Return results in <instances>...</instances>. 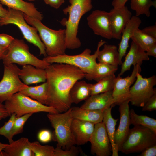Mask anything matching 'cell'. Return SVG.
<instances>
[{
    "label": "cell",
    "instance_id": "obj_1",
    "mask_svg": "<svg viewBox=\"0 0 156 156\" xmlns=\"http://www.w3.org/2000/svg\"><path fill=\"white\" fill-rule=\"evenodd\" d=\"M45 70L47 96L46 105L60 113L67 111L72 104L70 90L76 81L84 78L85 73L76 67L63 63L50 64Z\"/></svg>",
    "mask_w": 156,
    "mask_h": 156
},
{
    "label": "cell",
    "instance_id": "obj_2",
    "mask_svg": "<svg viewBox=\"0 0 156 156\" xmlns=\"http://www.w3.org/2000/svg\"><path fill=\"white\" fill-rule=\"evenodd\" d=\"M70 5L63 10L64 13L68 14V19L64 18L60 21L65 26V44L66 49H74L81 46L77 37L79 23L82 16L92 8V0H69Z\"/></svg>",
    "mask_w": 156,
    "mask_h": 156
},
{
    "label": "cell",
    "instance_id": "obj_3",
    "mask_svg": "<svg viewBox=\"0 0 156 156\" xmlns=\"http://www.w3.org/2000/svg\"><path fill=\"white\" fill-rule=\"evenodd\" d=\"M29 24L35 28L45 48L47 56H55L65 54V29L54 30L47 27L41 21L30 17L23 13Z\"/></svg>",
    "mask_w": 156,
    "mask_h": 156
},
{
    "label": "cell",
    "instance_id": "obj_4",
    "mask_svg": "<svg viewBox=\"0 0 156 156\" xmlns=\"http://www.w3.org/2000/svg\"><path fill=\"white\" fill-rule=\"evenodd\" d=\"M72 107L63 113H49L47 115L54 129L52 139L57 142V147L64 150L69 149L76 145L71 130V124L73 118Z\"/></svg>",
    "mask_w": 156,
    "mask_h": 156
},
{
    "label": "cell",
    "instance_id": "obj_5",
    "mask_svg": "<svg viewBox=\"0 0 156 156\" xmlns=\"http://www.w3.org/2000/svg\"><path fill=\"white\" fill-rule=\"evenodd\" d=\"M105 42L102 40L98 43L96 50L93 54L89 49H85L81 53L76 55L65 54L55 56H47L43 60L50 64L63 63L70 65L79 68L86 74H90L94 71L97 63L96 61L100 48Z\"/></svg>",
    "mask_w": 156,
    "mask_h": 156
},
{
    "label": "cell",
    "instance_id": "obj_6",
    "mask_svg": "<svg viewBox=\"0 0 156 156\" xmlns=\"http://www.w3.org/2000/svg\"><path fill=\"white\" fill-rule=\"evenodd\" d=\"M4 65L17 64L22 66L31 65L45 69L50 64L31 54L28 45L23 40L14 38L2 60Z\"/></svg>",
    "mask_w": 156,
    "mask_h": 156
},
{
    "label": "cell",
    "instance_id": "obj_7",
    "mask_svg": "<svg viewBox=\"0 0 156 156\" xmlns=\"http://www.w3.org/2000/svg\"><path fill=\"white\" fill-rule=\"evenodd\" d=\"M4 105L9 116L14 113L17 117L26 114L40 112L59 113L53 107L43 104L19 92L6 101Z\"/></svg>",
    "mask_w": 156,
    "mask_h": 156
},
{
    "label": "cell",
    "instance_id": "obj_8",
    "mask_svg": "<svg viewBox=\"0 0 156 156\" xmlns=\"http://www.w3.org/2000/svg\"><path fill=\"white\" fill-rule=\"evenodd\" d=\"M130 129L120 150L125 154L141 152L156 144V133L150 129L141 126H134Z\"/></svg>",
    "mask_w": 156,
    "mask_h": 156
},
{
    "label": "cell",
    "instance_id": "obj_9",
    "mask_svg": "<svg viewBox=\"0 0 156 156\" xmlns=\"http://www.w3.org/2000/svg\"><path fill=\"white\" fill-rule=\"evenodd\" d=\"M7 9L8 12L7 16L0 17V26L8 24L16 25L21 31L24 38L39 48L40 55L47 57L45 47L38 34L37 30L28 25L24 18L23 13L11 8Z\"/></svg>",
    "mask_w": 156,
    "mask_h": 156
},
{
    "label": "cell",
    "instance_id": "obj_10",
    "mask_svg": "<svg viewBox=\"0 0 156 156\" xmlns=\"http://www.w3.org/2000/svg\"><path fill=\"white\" fill-rule=\"evenodd\" d=\"M137 74L135 81L130 89L129 99L133 105L143 107L148 100L156 93V76L153 75L144 78L140 74Z\"/></svg>",
    "mask_w": 156,
    "mask_h": 156
},
{
    "label": "cell",
    "instance_id": "obj_11",
    "mask_svg": "<svg viewBox=\"0 0 156 156\" xmlns=\"http://www.w3.org/2000/svg\"><path fill=\"white\" fill-rule=\"evenodd\" d=\"M4 65L3 75L0 81V103L9 99L15 94L28 86L24 84L18 75L20 68L15 64Z\"/></svg>",
    "mask_w": 156,
    "mask_h": 156
},
{
    "label": "cell",
    "instance_id": "obj_12",
    "mask_svg": "<svg viewBox=\"0 0 156 156\" xmlns=\"http://www.w3.org/2000/svg\"><path fill=\"white\" fill-rule=\"evenodd\" d=\"M91 153L96 156L112 155V147L105 126L103 121L96 124L90 139Z\"/></svg>",
    "mask_w": 156,
    "mask_h": 156
},
{
    "label": "cell",
    "instance_id": "obj_13",
    "mask_svg": "<svg viewBox=\"0 0 156 156\" xmlns=\"http://www.w3.org/2000/svg\"><path fill=\"white\" fill-rule=\"evenodd\" d=\"M87 20L89 27L95 34L107 39L112 38L108 12L94 10L87 17Z\"/></svg>",
    "mask_w": 156,
    "mask_h": 156
},
{
    "label": "cell",
    "instance_id": "obj_14",
    "mask_svg": "<svg viewBox=\"0 0 156 156\" xmlns=\"http://www.w3.org/2000/svg\"><path fill=\"white\" fill-rule=\"evenodd\" d=\"M141 71V66L137 65L134 66L130 75L123 78L118 76L116 77L112 93L114 104L118 105L129 99L131 86L135 81L137 74Z\"/></svg>",
    "mask_w": 156,
    "mask_h": 156
},
{
    "label": "cell",
    "instance_id": "obj_15",
    "mask_svg": "<svg viewBox=\"0 0 156 156\" xmlns=\"http://www.w3.org/2000/svg\"><path fill=\"white\" fill-rule=\"evenodd\" d=\"M109 13L112 38L120 40L123 30L132 16V13L125 6L113 8Z\"/></svg>",
    "mask_w": 156,
    "mask_h": 156
},
{
    "label": "cell",
    "instance_id": "obj_16",
    "mask_svg": "<svg viewBox=\"0 0 156 156\" xmlns=\"http://www.w3.org/2000/svg\"><path fill=\"white\" fill-rule=\"evenodd\" d=\"M129 99L120 103L119 111L120 114V119L119 126L115 130L114 140L118 151H120L122 144L129 133L131 124L130 122Z\"/></svg>",
    "mask_w": 156,
    "mask_h": 156
},
{
    "label": "cell",
    "instance_id": "obj_17",
    "mask_svg": "<svg viewBox=\"0 0 156 156\" xmlns=\"http://www.w3.org/2000/svg\"><path fill=\"white\" fill-rule=\"evenodd\" d=\"M95 125L92 122L73 118L71 128L76 144L83 145L89 142Z\"/></svg>",
    "mask_w": 156,
    "mask_h": 156
},
{
    "label": "cell",
    "instance_id": "obj_18",
    "mask_svg": "<svg viewBox=\"0 0 156 156\" xmlns=\"http://www.w3.org/2000/svg\"><path fill=\"white\" fill-rule=\"evenodd\" d=\"M149 60V56L146 52L132 41L130 49L121 64L120 71L118 76L121 77L125 72L129 70L132 65L134 66L138 65L141 66L144 61Z\"/></svg>",
    "mask_w": 156,
    "mask_h": 156
},
{
    "label": "cell",
    "instance_id": "obj_19",
    "mask_svg": "<svg viewBox=\"0 0 156 156\" xmlns=\"http://www.w3.org/2000/svg\"><path fill=\"white\" fill-rule=\"evenodd\" d=\"M141 22V20L138 16H132L123 30L118 48L120 65L122 64V59L126 55L127 50L129 47V40L134 31L139 28Z\"/></svg>",
    "mask_w": 156,
    "mask_h": 156
},
{
    "label": "cell",
    "instance_id": "obj_20",
    "mask_svg": "<svg viewBox=\"0 0 156 156\" xmlns=\"http://www.w3.org/2000/svg\"><path fill=\"white\" fill-rule=\"evenodd\" d=\"M18 75L19 78L25 84L28 86L45 82L47 73L45 69L36 68L31 65L22 66L20 69Z\"/></svg>",
    "mask_w": 156,
    "mask_h": 156
},
{
    "label": "cell",
    "instance_id": "obj_21",
    "mask_svg": "<svg viewBox=\"0 0 156 156\" xmlns=\"http://www.w3.org/2000/svg\"><path fill=\"white\" fill-rule=\"evenodd\" d=\"M112 91L90 96L80 108L87 109L104 110L113 105Z\"/></svg>",
    "mask_w": 156,
    "mask_h": 156
},
{
    "label": "cell",
    "instance_id": "obj_22",
    "mask_svg": "<svg viewBox=\"0 0 156 156\" xmlns=\"http://www.w3.org/2000/svg\"><path fill=\"white\" fill-rule=\"evenodd\" d=\"M1 3L8 8L20 11L27 15L41 21L42 14L32 3L24 0H0Z\"/></svg>",
    "mask_w": 156,
    "mask_h": 156
},
{
    "label": "cell",
    "instance_id": "obj_23",
    "mask_svg": "<svg viewBox=\"0 0 156 156\" xmlns=\"http://www.w3.org/2000/svg\"><path fill=\"white\" fill-rule=\"evenodd\" d=\"M28 138H21L8 144L3 149L7 156H35Z\"/></svg>",
    "mask_w": 156,
    "mask_h": 156
},
{
    "label": "cell",
    "instance_id": "obj_24",
    "mask_svg": "<svg viewBox=\"0 0 156 156\" xmlns=\"http://www.w3.org/2000/svg\"><path fill=\"white\" fill-rule=\"evenodd\" d=\"M113 105L105 109L103 112V122L109 138L112 147V156H118V150L114 142L115 126L118 119L113 118L111 110Z\"/></svg>",
    "mask_w": 156,
    "mask_h": 156
},
{
    "label": "cell",
    "instance_id": "obj_25",
    "mask_svg": "<svg viewBox=\"0 0 156 156\" xmlns=\"http://www.w3.org/2000/svg\"><path fill=\"white\" fill-rule=\"evenodd\" d=\"M103 111L75 107H72L71 112L73 118L96 124L103 121Z\"/></svg>",
    "mask_w": 156,
    "mask_h": 156
},
{
    "label": "cell",
    "instance_id": "obj_26",
    "mask_svg": "<svg viewBox=\"0 0 156 156\" xmlns=\"http://www.w3.org/2000/svg\"><path fill=\"white\" fill-rule=\"evenodd\" d=\"M91 84L83 80L76 81L72 87L70 93L73 103L77 104L86 100L91 96Z\"/></svg>",
    "mask_w": 156,
    "mask_h": 156
},
{
    "label": "cell",
    "instance_id": "obj_27",
    "mask_svg": "<svg viewBox=\"0 0 156 156\" xmlns=\"http://www.w3.org/2000/svg\"><path fill=\"white\" fill-rule=\"evenodd\" d=\"M103 46V49L99 52L97 60L99 62L118 66L120 64L117 47L115 45L105 43Z\"/></svg>",
    "mask_w": 156,
    "mask_h": 156
},
{
    "label": "cell",
    "instance_id": "obj_28",
    "mask_svg": "<svg viewBox=\"0 0 156 156\" xmlns=\"http://www.w3.org/2000/svg\"><path fill=\"white\" fill-rule=\"evenodd\" d=\"M19 92L43 104L46 105L47 98L46 82L36 86H28Z\"/></svg>",
    "mask_w": 156,
    "mask_h": 156
},
{
    "label": "cell",
    "instance_id": "obj_29",
    "mask_svg": "<svg viewBox=\"0 0 156 156\" xmlns=\"http://www.w3.org/2000/svg\"><path fill=\"white\" fill-rule=\"evenodd\" d=\"M118 69L117 66L99 62L93 73L90 74L85 73L84 78L88 80L97 82L104 77L114 74Z\"/></svg>",
    "mask_w": 156,
    "mask_h": 156
},
{
    "label": "cell",
    "instance_id": "obj_30",
    "mask_svg": "<svg viewBox=\"0 0 156 156\" xmlns=\"http://www.w3.org/2000/svg\"><path fill=\"white\" fill-rule=\"evenodd\" d=\"M131 39L140 48L145 52L156 44V38L146 34L139 28L134 31Z\"/></svg>",
    "mask_w": 156,
    "mask_h": 156
},
{
    "label": "cell",
    "instance_id": "obj_31",
    "mask_svg": "<svg viewBox=\"0 0 156 156\" xmlns=\"http://www.w3.org/2000/svg\"><path fill=\"white\" fill-rule=\"evenodd\" d=\"M116 77L114 74L101 79L95 84H91V96L113 91Z\"/></svg>",
    "mask_w": 156,
    "mask_h": 156
},
{
    "label": "cell",
    "instance_id": "obj_32",
    "mask_svg": "<svg viewBox=\"0 0 156 156\" xmlns=\"http://www.w3.org/2000/svg\"><path fill=\"white\" fill-rule=\"evenodd\" d=\"M130 117L131 124L146 127L156 133L155 119L146 115H138L133 109L130 110Z\"/></svg>",
    "mask_w": 156,
    "mask_h": 156
},
{
    "label": "cell",
    "instance_id": "obj_33",
    "mask_svg": "<svg viewBox=\"0 0 156 156\" xmlns=\"http://www.w3.org/2000/svg\"><path fill=\"white\" fill-rule=\"evenodd\" d=\"M131 8L135 12L136 16L144 14L147 17L151 15L150 9L156 8V1L152 0H131Z\"/></svg>",
    "mask_w": 156,
    "mask_h": 156
},
{
    "label": "cell",
    "instance_id": "obj_34",
    "mask_svg": "<svg viewBox=\"0 0 156 156\" xmlns=\"http://www.w3.org/2000/svg\"><path fill=\"white\" fill-rule=\"evenodd\" d=\"M32 114V113H29L19 117H16L10 133V140L8 141L9 143L13 141L12 138L15 135L23 132L25 123Z\"/></svg>",
    "mask_w": 156,
    "mask_h": 156
},
{
    "label": "cell",
    "instance_id": "obj_35",
    "mask_svg": "<svg viewBox=\"0 0 156 156\" xmlns=\"http://www.w3.org/2000/svg\"><path fill=\"white\" fill-rule=\"evenodd\" d=\"M31 148L35 156H54L55 148L50 145H41L38 141L30 142Z\"/></svg>",
    "mask_w": 156,
    "mask_h": 156
},
{
    "label": "cell",
    "instance_id": "obj_36",
    "mask_svg": "<svg viewBox=\"0 0 156 156\" xmlns=\"http://www.w3.org/2000/svg\"><path fill=\"white\" fill-rule=\"evenodd\" d=\"M85 155L81 148L73 145L68 150H64L61 148L56 147L54 149V156H77L79 154Z\"/></svg>",
    "mask_w": 156,
    "mask_h": 156
},
{
    "label": "cell",
    "instance_id": "obj_37",
    "mask_svg": "<svg viewBox=\"0 0 156 156\" xmlns=\"http://www.w3.org/2000/svg\"><path fill=\"white\" fill-rule=\"evenodd\" d=\"M8 120L5 123L4 125L0 128V135L6 138L8 140H10V135L14 121L16 118L15 114L11 115Z\"/></svg>",
    "mask_w": 156,
    "mask_h": 156
},
{
    "label": "cell",
    "instance_id": "obj_38",
    "mask_svg": "<svg viewBox=\"0 0 156 156\" xmlns=\"http://www.w3.org/2000/svg\"><path fill=\"white\" fill-rule=\"evenodd\" d=\"M37 137L38 140L41 142L47 143L52 139V134L49 130L43 129L38 132Z\"/></svg>",
    "mask_w": 156,
    "mask_h": 156
},
{
    "label": "cell",
    "instance_id": "obj_39",
    "mask_svg": "<svg viewBox=\"0 0 156 156\" xmlns=\"http://www.w3.org/2000/svg\"><path fill=\"white\" fill-rule=\"evenodd\" d=\"M144 111L156 110V93L151 97L142 107Z\"/></svg>",
    "mask_w": 156,
    "mask_h": 156
},
{
    "label": "cell",
    "instance_id": "obj_40",
    "mask_svg": "<svg viewBox=\"0 0 156 156\" xmlns=\"http://www.w3.org/2000/svg\"><path fill=\"white\" fill-rule=\"evenodd\" d=\"M14 39V37L9 35L0 34V46L8 48Z\"/></svg>",
    "mask_w": 156,
    "mask_h": 156
},
{
    "label": "cell",
    "instance_id": "obj_41",
    "mask_svg": "<svg viewBox=\"0 0 156 156\" xmlns=\"http://www.w3.org/2000/svg\"><path fill=\"white\" fill-rule=\"evenodd\" d=\"M141 152V153L138 156H156V144L153 145L146 148Z\"/></svg>",
    "mask_w": 156,
    "mask_h": 156
},
{
    "label": "cell",
    "instance_id": "obj_42",
    "mask_svg": "<svg viewBox=\"0 0 156 156\" xmlns=\"http://www.w3.org/2000/svg\"><path fill=\"white\" fill-rule=\"evenodd\" d=\"M47 5L55 9L59 8L64 3L65 0H44Z\"/></svg>",
    "mask_w": 156,
    "mask_h": 156
},
{
    "label": "cell",
    "instance_id": "obj_43",
    "mask_svg": "<svg viewBox=\"0 0 156 156\" xmlns=\"http://www.w3.org/2000/svg\"><path fill=\"white\" fill-rule=\"evenodd\" d=\"M146 34L156 38V24L146 27L142 30Z\"/></svg>",
    "mask_w": 156,
    "mask_h": 156
},
{
    "label": "cell",
    "instance_id": "obj_44",
    "mask_svg": "<svg viewBox=\"0 0 156 156\" xmlns=\"http://www.w3.org/2000/svg\"><path fill=\"white\" fill-rule=\"evenodd\" d=\"M128 0H113L112 5L114 8H119L125 6Z\"/></svg>",
    "mask_w": 156,
    "mask_h": 156
},
{
    "label": "cell",
    "instance_id": "obj_45",
    "mask_svg": "<svg viewBox=\"0 0 156 156\" xmlns=\"http://www.w3.org/2000/svg\"><path fill=\"white\" fill-rule=\"evenodd\" d=\"M9 115L2 103H0V121L3 119L5 118Z\"/></svg>",
    "mask_w": 156,
    "mask_h": 156
},
{
    "label": "cell",
    "instance_id": "obj_46",
    "mask_svg": "<svg viewBox=\"0 0 156 156\" xmlns=\"http://www.w3.org/2000/svg\"><path fill=\"white\" fill-rule=\"evenodd\" d=\"M147 55L149 56L156 57V44H155L151 47L146 52Z\"/></svg>",
    "mask_w": 156,
    "mask_h": 156
},
{
    "label": "cell",
    "instance_id": "obj_47",
    "mask_svg": "<svg viewBox=\"0 0 156 156\" xmlns=\"http://www.w3.org/2000/svg\"><path fill=\"white\" fill-rule=\"evenodd\" d=\"M8 12V9L3 8L0 1V17L3 18L5 17Z\"/></svg>",
    "mask_w": 156,
    "mask_h": 156
},
{
    "label": "cell",
    "instance_id": "obj_48",
    "mask_svg": "<svg viewBox=\"0 0 156 156\" xmlns=\"http://www.w3.org/2000/svg\"><path fill=\"white\" fill-rule=\"evenodd\" d=\"M8 48L3 47L0 46V60L3 59L5 55Z\"/></svg>",
    "mask_w": 156,
    "mask_h": 156
},
{
    "label": "cell",
    "instance_id": "obj_49",
    "mask_svg": "<svg viewBox=\"0 0 156 156\" xmlns=\"http://www.w3.org/2000/svg\"><path fill=\"white\" fill-rule=\"evenodd\" d=\"M8 144L2 143L0 142V151H2L6 147Z\"/></svg>",
    "mask_w": 156,
    "mask_h": 156
},
{
    "label": "cell",
    "instance_id": "obj_50",
    "mask_svg": "<svg viewBox=\"0 0 156 156\" xmlns=\"http://www.w3.org/2000/svg\"><path fill=\"white\" fill-rule=\"evenodd\" d=\"M0 156H7L6 153L2 151H0Z\"/></svg>",
    "mask_w": 156,
    "mask_h": 156
},
{
    "label": "cell",
    "instance_id": "obj_51",
    "mask_svg": "<svg viewBox=\"0 0 156 156\" xmlns=\"http://www.w3.org/2000/svg\"><path fill=\"white\" fill-rule=\"evenodd\" d=\"M25 0V1H35L36 0Z\"/></svg>",
    "mask_w": 156,
    "mask_h": 156
}]
</instances>
